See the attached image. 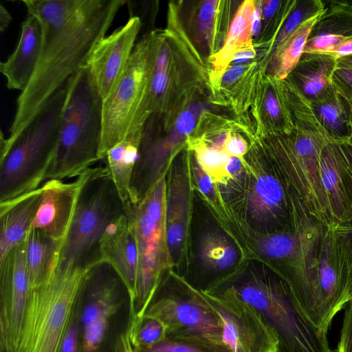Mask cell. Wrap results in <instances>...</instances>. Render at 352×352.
Wrapping results in <instances>:
<instances>
[{"mask_svg":"<svg viewBox=\"0 0 352 352\" xmlns=\"http://www.w3.org/2000/svg\"><path fill=\"white\" fill-rule=\"evenodd\" d=\"M198 254L205 272L196 289L203 292L227 278L242 263L240 252L233 241L217 230L201 234Z\"/></svg>","mask_w":352,"mask_h":352,"instance_id":"obj_22","label":"cell"},{"mask_svg":"<svg viewBox=\"0 0 352 352\" xmlns=\"http://www.w3.org/2000/svg\"><path fill=\"white\" fill-rule=\"evenodd\" d=\"M160 320L166 338L199 342L230 352L221 320L204 292L173 270L164 278L143 316Z\"/></svg>","mask_w":352,"mask_h":352,"instance_id":"obj_9","label":"cell"},{"mask_svg":"<svg viewBox=\"0 0 352 352\" xmlns=\"http://www.w3.org/2000/svg\"><path fill=\"white\" fill-rule=\"evenodd\" d=\"M254 56V52L250 49L241 50L233 54L231 58V63L241 65L245 62L251 60Z\"/></svg>","mask_w":352,"mask_h":352,"instance_id":"obj_47","label":"cell"},{"mask_svg":"<svg viewBox=\"0 0 352 352\" xmlns=\"http://www.w3.org/2000/svg\"><path fill=\"white\" fill-rule=\"evenodd\" d=\"M261 30V9L254 8L250 16V32L254 36L259 34Z\"/></svg>","mask_w":352,"mask_h":352,"instance_id":"obj_45","label":"cell"},{"mask_svg":"<svg viewBox=\"0 0 352 352\" xmlns=\"http://www.w3.org/2000/svg\"><path fill=\"white\" fill-rule=\"evenodd\" d=\"M204 293L221 318L223 342L230 352H277L276 334L254 307L223 290Z\"/></svg>","mask_w":352,"mask_h":352,"instance_id":"obj_14","label":"cell"},{"mask_svg":"<svg viewBox=\"0 0 352 352\" xmlns=\"http://www.w3.org/2000/svg\"><path fill=\"white\" fill-rule=\"evenodd\" d=\"M15 50L0 64V71L9 89L23 91L36 68L42 45V29L38 19L31 14L23 22Z\"/></svg>","mask_w":352,"mask_h":352,"instance_id":"obj_21","label":"cell"},{"mask_svg":"<svg viewBox=\"0 0 352 352\" xmlns=\"http://www.w3.org/2000/svg\"><path fill=\"white\" fill-rule=\"evenodd\" d=\"M60 242L39 230L28 234L25 239V263L30 289L38 285L54 269Z\"/></svg>","mask_w":352,"mask_h":352,"instance_id":"obj_28","label":"cell"},{"mask_svg":"<svg viewBox=\"0 0 352 352\" xmlns=\"http://www.w3.org/2000/svg\"><path fill=\"white\" fill-rule=\"evenodd\" d=\"M322 14L314 16L302 23L276 49L273 70L277 80L286 79L294 69L304 52L307 41L313 26Z\"/></svg>","mask_w":352,"mask_h":352,"instance_id":"obj_29","label":"cell"},{"mask_svg":"<svg viewBox=\"0 0 352 352\" xmlns=\"http://www.w3.org/2000/svg\"><path fill=\"white\" fill-rule=\"evenodd\" d=\"M324 227L296 197L289 228L258 232L243 226L234 241L243 261H259L281 278L311 322L327 333L332 320L322 303L318 276V256Z\"/></svg>","mask_w":352,"mask_h":352,"instance_id":"obj_2","label":"cell"},{"mask_svg":"<svg viewBox=\"0 0 352 352\" xmlns=\"http://www.w3.org/2000/svg\"><path fill=\"white\" fill-rule=\"evenodd\" d=\"M43 187L0 203V259L25 241L36 215Z\"/></svg>","mask_w":352,"mask_h":352,"instance_id":"obj_24","label":"cell"},{"mask_svg":"<svg viewBox=\"0 0 352 352\" xmlns=\"http://www.w3.org/2000/svg\"><path fill=\"white\" fill-rule=\"evenodd\" d=\"M273 144L270 160L309 213L326 227L335 225L320 177V158L331 142L320 131L294 124Z\"/></svg>","mask_w":352,"mask_h":352,"instance_id":"obj_10","label":"cell"},{"mask_svg":"<svg viewBox=\"0 0 352 352\" xmlns=\"http://www.w3.org/2000/svg\"><path fill=\"white\" fill-rule=\"evenodd\" d=\"M191 170L195 189L213 217L225 213L228 206L219 186L201 168L195 157L191 161Z\"/></svg>","mask_w":352,"mask_h":352,"instance_id":"obj_30","label":"cell"},{"mask_svg":"<svg viewBox=\"0 0 352 352\" xmlns=\"http://www.w3.org/2000/svg\"><path fill=\"white\" fill-rule=\"evenodd\" d=\"M134 348L135 352H223L199 342L167 338L152 345Z\"/></svg>","mask_w":352,"mask_h":352,"instance_id":"obj_34","label":"cell"},{"mask_svg":"<svg viewBox=\"0 0 352 352\" xmlns=\"http://www.w3.org/2000/svg\"><path fill=\"white\" fill-rule=\"evenodd\" d=\"M351 222L324 227L318 256V276L325 311L332 320L347 303L348 253Z\"/></svg>","mask_w":352,"mask_h":352,"instance_id":"obj_15","label":"cell"},{"mask_svg":"<svg viewBox=\"0 0 352 352\" xmlns=\"http://www.w3.org/2000/svg\"><path fill=\"white\" fill-rule=\"evenodd\" d=\"M314 117L331 142H349L352 138V102L332 83L309 101Z\"/></svg>","mask_w":352,"mask_h":352,"instance_id":"obj_25","label":"cell"},{"mask_svg":"<svg viewBox=\"0 0 352 352\" xmlns=\"http://www.w3.org/2000/svg\"><path fill=\"white\" fill-rule=\"evenodd\" d=\"M166 173L138 203L126 204L129 227L138 250L137 296L128 329L134 331L164 278L174 265L166 228Z\"/></svg>","mask_w":352,"mask_h":352,"instance_id":"obj_6","label":"cell"},{"mask_svg":"<svg viewBox=\"0 0 352 352\" xmlns=\"http://www.w3.org/2000/svg\"><path fill=\"white\" fill-rule=\"evenodd\" d=\"M324 3L326 10L313 26L304 52L332 54L352 36V2Z\"/></svg>","mask_w":352,"mask_h":352,"instance_id":"obj_23","label":"cell"},{"mask_svg":"<svg viewBox=\"0 0 352 352\" xmlns=\"http://www.w3.org/2000/svg\"><path fill=\"white\" fill-rule=\"evenodd\" d=\"M78 186L77 179L69 183L58 179L46 181L42 185V196L29 232L39 230L61 241L71 221Z\"/></svg>","mask_w":352,"mask_h":352,"instance_id":"obj_20","label":"cell"},{"mask_svg":"<svg viewBox=\"0 0 352 352\" xmlns=\"http://www.w3.org/2000/svg\"><path fill=\"white\" fill-rule=\"evenodd\" d=\"M12 21V16L8 10L2 5H0V30L4 32L9 26Z\"/></svg>","mask_w":352,"mask_h":352,"instance_id":"obj_49","label":"cell"},{"mask_svg":"<svg viewBox=\"0 0 352 352\" xmlns=\"http://www.w3.org/2000/svg\"><path fill=\"white\" fill-rule=\"evenodd\" d=\"M282 4V1L271 0L267 1L266 2L265 6L264 8V16L266 18H271L275 15V14L278 11Z\"/></svg>","mask_w":352,"mask_h":352,"instance_id":"obj_48","label":"cell"},{"mask_svg":"<svg viewBox=\"0 0 352 352\" xmlns=\"http://www.w3.org/2000/svg\"><path fill=\"white\" fill-rule=\"evenodd\" d=\"M195 126V116L189 111H185L180 113L176 121L177 130L183 135L190 133L194 129Z\"/></svg>","mask_w":352,"mask_h":352,"instance_id":"obj_40","label":"cell"},{"mask_svg":"<svg viewBox=\"0 0 352 352\" xmlns=\"http://www.w3.org/2000/svg\"><path fill=\"white\" fill-rule=\"evenodd\" d=\"M338 59L328 54L303 52L294 69L286 78L309 101L331 85Z\"/></svg>","mask_w":352,"mask_h":352,"instance_id":"obj_26","label":"cell"},{"mask_svg":"<svg viewBox=\"0 0 352 352\" xmlns=\"http://www.w3.org/2000/svg\"><path fill=\"white\" fill-rule=\"evenodd\" d=\"M101 253L103 261L115 269L127 289L131 321L137 296L138 250L126 213L107 230L101 242Z\"/></svg>","mask_w":352,"mask_h":352,"instance_id":"obj_19","label":"cell"},{"mask_svg":"<svg viewBox=\"0 0 352 352\" xmlns=\"http://www.w3.org/2000/svg\"><path fill=\"white\" fill-rule=\"evenodd\" d=\"M320 177L334 224L352 222V146L328 142L320 158Z\"/></svg>","mask_w":352,"mask_h":352,"instance_id":"obj_18","label":"cell"},{"mask_svg":"<svg viewBox=\"0 0 352 352\" xmlns=\"http://www.w3.org/2000/svg\"><path fill=\"white\" fill-rule=\"evenodd\" d=\"M245 67L243 65H236L231 67L223 76V82L230 84L236 80L244 72Z\"/></svg>","mask_w":352,"mask_h":352,"instance_id":"obj_44","label":"cell"},{"mask_svg":"<svg viewBox=\"0 0 352 352\" xmlns=\"http://www.w3.org/2000/svg\"><path fill=\"white\" fill-rule=\"evenodd\" d=\"M129 336L135 347L152 345L166 338L164 325L160 320L148 317H144L135 331Z\"/></svg>","mask_w":352,"mask_h":352,"instance_id":"obj_33","label":"cell"},{"mask_svg":"<svg viewBox=\"0 0 352 352\" xmlns=\"http://www.w3.org/2000/svg\"><path fill=\"white\" fill-rule=\"evenodd\" d=\"M195 158L201 168L219 186H227L230 180L226 172V165L230 158L225 151H219L204 144L194 148Z\"/></svg>","mask_w":352,"mask_h":352,"instance_id":"obj_31","label":"cell"},{"mask_svg":"<svg viewBox=\"0 0 352 352\" xmlns=\"http://www.w3.org/2000/svg\"><path fill=\"white\" fill-rule=\"evenodd\" d=\"M212 289L232 294L258 311L276 336L277 352H332L327 334L306 315L287 285L267 268L258 271L244 263Z\"/></svg>","mask_w":352,"mask_h":352,"instance_id":"obj_3","label":"cell"},{"mask_svg":"<svg viewBox=\"0 0 352 352\" xmlns=\"http://www.w3.org/2000/svg\"><path fill=\"white\" fill-rule=\"evenodd\" d=\"M346 304L338 352H352V299Z\"/></svg>","mask_w":352,"mask_h":352,"instance_id":"obj_36","label":"cell"},{"mask_svg":"<svg viewBox=\"0 0 352 352\" xmlns=\"http://www.w3.org/2000/svg\"><path fill=\"white\" fill-rule=\"evenodd\" d=\"M28 14L41 25L42 45L33 76L20 93L8 138L1 135L0 156L49 99L87 63L124 0H25Z\"/></svg>","mask_w":352,"mask_h":352,"instance_id":"obj_1","label":"cell"},{"mask_svg":"<svg viewBox=\"0 0 352 352\" xmlns=\"http://www.w3.org/2000/svg\"><path fill=\"white\" fill-rule=\"evenodd\" d=\"M254 9L252 3L244 2L239 9L230 25L228 36L223 50L220 54V61L223 64L231 60L234 50L244 43L250 32V16Z\"/></svg>","mask_w":352,"mask_h":352,"instance_id":"obj_32","label":"cell"},{"mask_svg":"<svg viewBox=\"0 0 352 352\" xmlns=\"http://www.w3.org/2000/svg\"><path fill=\"white\" fill-rule=\"evenodd\" d=\"M87 271L60 273L54 267L38 285L30 289L16 352H60L81 298Z\"/></svg>","mask_w":352,"mask_h":352,"instance_id":"obj_8","label":"cell"},{"mask_svg":"<svg viewBox=\"0 0 352 352\" xmlns=\"http://www.w3.org/2000/svg\"><path fill=\"white\" fill-rule=\"evenodd\" d=\"M331 83L352 102V69L337 67L332 74Z\"/></svg>","mask_w":352,"mask_h":352,"instance_id":"obj_37","label":"cell"},{"mask_svg":"<svg viewBox=\"0 0 352 352\" xmlns=\"http://www.w3.org/2000/svg\"><path fill=\"white\" fill-rule=\"evenodd\" d=\"M337 67L352 69V55L338 58L337 61Z\"/></svg>","mask_w":352,"mask_h":352,"instance_id":"obj_50","label":"cell"},{"mask_svg":"<svg viewBox=\"0 0 352 352\" xmlns=\"http://www.w3.org/2000/svg\"><path fill=\"white\" fill-rule=\"evenodd\" d=\"M149 38L133 49L120 79L102 100L100 160L132 132L134 121L145 97L148 78Z\"/></svg>","mask_w":352,"mask_h":352,"instance_id":"obj_11","label":"cell"},{"mask_svg":"<svg viewBox=\"0 0 352 352\" xmlns=\"http://www.w3.org/2000/svg\"><path fill=\"white\" fill-rule=\"evenodd\" d=\"M78 324L77 320L72 321L63 339L60 352H78Z\"/></svg>","mask_w":352,"mask_h":352,"instance_id":"obj_38","label":"cell"},{"mask_svg":"<svg viewBox=\"0 0 352 352\" xmlns=\"http://www.w3.org/2000/svg\"><path fill=\"white\" fill-rule=\"evenodd\" d=\"M1 346L16 352L22 318L30 287L25 241L0 259Z\"/></svg>","mask_w":352,"mask_h":352,"instance_id":"obj_16","label":"cell"},{"mask_svg":"<svg viewBox=\"0 0 352 352\" xmlns=\"http://www.w3.org/2000/svg\"><path fill=\"white\" fill-rule=\"evenodd\" d=\"M337 59L352 55V36L347 38L336 50L331 54Z\"/></svg>","mask_w":352,"mask_h":352,"instance_id":"obj_46","label":"cell"},{"mask_svg":"<svg viewBox=\"0 0 352 352\" xmlns=\"http://www.w3.org/2000/svg\"><path fill=\"white\" fill-rule=\"evenodd\" d=\"M77 179L74 211L55 266L60 273L87 271L102 262V238L109 226L126 213L107 166L89 168Z\"/></svg>","mask_w":352,"mask_h":352,"instance_id":"obj_4","label":"cell"},{"mask_svg":"<svg viewBox=\"0 0 352 352\" xmlns=\"http://www.w3.org/2000/svg\"><path fill=\"white\" fill-rule=\"evenodd\" d=\"M247 150V143L239 136H230L225 148V152L228 155L242 159Z\"/></svg>","mask_w":352,"mask_h":352,"instance_id":"obj_39","label":"cell"},{"mask_svg":"<svg viewBox=\"0 0 352 352\" xmlns=\"http://www.w3.org/2000/svg\"><path fill=\"white\" fill-rule=\"evenodd\" d=\"M216 3L214 1H208L204 3L199 13V18L201 21L206 22L212 19L216 11Z\"/></svg>","mask_w":352,"mask_h":352,"instance_id":"obj_43","label":"cell"},{"mask_svg":"<svg viewBox=\"0 0 352 352\" xmlns=\"http://www.w3.org/2000/svg\"><path fill=\"white\" fill-rule=\"evenodd\" d=\"M141 25L138 16H131L124 25L102 38L87 60L86 65L102 100L123 74Z\"/></svg>","mask_w":352,"mask_h":352,"instance_id":"obj_17","label":"cell"},{"mask_svg":"<svg viewBox=\"0 0 352 352\" xmlns=\"http://www.w3.org/2000/svg\"><path fill=\"white\" fill-rule=\"evenodd\" d=\"M348 280L346 287V300L347 302L352 299V222L350 231V243L348 253Z\"/></svg>","mask_w":352,"mask_h":352,"instance_id":"obj_42","label":"cell"},{"mask_svg":"<svg viewBox=\"0 0 352 352\" xmlns=\"http://www.w3.org/2000/svg\"><path fill=\"white\" fill-rule=\"evenodd\" d=\"M349 143H350V144H351V146H352V138H351V140H350V141H349Z\"/></svg>","mask_w":352,"mask_h":352,"instance_id":"obj_51","label":"cell"},{"mask_svg":"<svg viewBox=\"0 0 352 352\" xmlns=\"http://www.w3.org/2000/svg\"><path fill=\"white\" fill-rule=\"evenodd\" d=\"M66 93L65 84L0 157V203L34 190L47 181Z\"/></svg>","mask_w":352,"mask_h":352,"instance_id":"obj_7","label":"cell"},{"mask_svg":"<svg viewBox=\"0 0 352 352\" xmlns=\"http://www.w3.org/2000/svg\"><path fill=\"white\" fill-rule=\"evenodd\" d=\"M111 315L104 314L85 326L82 342V352H96L102 342Z\"/></svg>","mask_w":352,"mask_h":352,"instance_id":"obj_35","label":"cell"},{"mask_svg":"<svg viewBox=\"0 0 352 352\" xmlns=\"http://www.w3.org/2000/svg\"><path fill=\"white\" fill-rule=\"evenodd\" d=\"M66 88L47 181L78 177L100 160L102 100L86 64L67 80Z\"/></svg>","mask_w":352,"mask_h":352,"instance_id":"obj_5","label":"cell"},{"mask_svg":"<svg viewBox=\"0 0 352 352\" xmlns=\"http://www.w3.org/2000/svg\"><path fill=\"white\" fill-rule=\"evenodd\" d=\"M195 186L191 161H173L166 174V228L173 271L184 278L190 274L191 224Z\"/></svg>","mask_w":352,"mask_h":352,"instance_id":"obj_13","label":"cell"},{"mask_svg":"<svg viewBox=\"0 0 352 352\" xmlns=\"http://www.w3.org/2000/svg\"><path fill=\"white\" fill-rule=\"evenodd\" d=\"M245 217L232 214L245 226L258 232L285 230L292 224L295 194L272 163L250 165L245 162Z\"/></svg>","mask_w":352,"mask_h":352,"instance_id":"obj_12","label":"cell"},{"mask_svg":"<svg viewBox=\"0 0 352 352\" xmlns=\"http://www.w3.org/2000/svg\"><path fill=\"white\" fill-rule=\"evenodd\" d=\"M144 126L129 134L107 153V167L118 192L126 204L130 199V184L138 158Z\"/></svg>","mask_w":352,"mask_h":352,"instance_id":"obj_27","label":"cell"},{"mask_svg":"<svg viewBox=\"0 0 352 352\" xmlns=\"http://www.w3.org/2000/svg\"><path fill=\"white\" fill-rule=\"evenodd\" d=\"M113 352H135L134 346L127 331L120 336L116 344Z\"/></svg>","mask_w":352,"mask_h":352,"instance_id":"obj_41","label":"cell"}]
</instances>
